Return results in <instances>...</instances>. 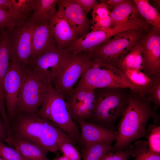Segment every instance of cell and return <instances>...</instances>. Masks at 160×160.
I'll list each match as a JSON object with an SVG mask.
<instances>
[{
	"label": "cell",
	"instance_id": "cell-1",
	"mask_svg": "<svg viewBox=\"0 0 160 160\" xmlns=\"http://www.w3.org/2000/svg\"><path fill=\"white\" fill-rule=\"evenodd\" d=\"M10 125L12 137L31 143L47 153H57L64 141L75 144L63 131L36 113H17Z\"/></svg>",
	"mask_w": 160,
	"mask_h": 160
},
{
	"label": "cell",
	"instance_id": "cell-2",
	"mask_svg": "<svg viewBox=\"0 0 160 160\" xmlns=\"http://www.w3.org/2000/svg\"><path fill=\"white\" fill-rule=\"evenodd\" d=\"M156 111L145 97L129 89L127 107L117 127L116 142L110 151L123 150L132 142L146 137L148 120L152 118L156 124L159 122Z\"/></svg>",
	"mask_w": 160,
	"mask_h": 160
},
{
	"label": "cell",
	"instance_id": "cell-3",
	"mask_svg": "<svg viewBox=\"0 0 160 160\" xmlns=\"http://www.w3.org/2000/svg\"><path fill=\"white\" fill-rule=\"evenodd\" d=\"M128 90L122 88L94 90L96 106L92 116L87 121L116 131V122L122 116L127 107Z\"/></svg>",
	"mask_w": 160,
	"mask_h": 160
},
{
	"label": "cell",
	"instance_id": "cell-4",
	"mask_svg": "<svg viewBox=\"0 0 160 160\" xmlns=\"http://www.w3.org/2000/svg\"><path fill=\"white\" fill-rule=\"evenodd\" d=\"M36 113L57 126L75 141L79 140L80 132L71 117L65 98L52 85H48Z\"/></svg>",
	"mask_w": 160,
	"mask_h": 160
},
{
	"label": "cell",
	"instance_id": "cell-5",
	"mask_svg": "<svg viewBox=\"0 0 160 160\" xmlns=\"http://www.w3.org/2000/svg\"><path fill=\"white\" fill-rule=\"evenodd\" d=\"M78 84L93 90L102 88H125L138 92L124 72L93 57Z\"/></svg>",
	"mask_w": 160,
	"mask_h": 160
},
{
	"label": "cell",
	"instance_id": "cell-6",
	"mask_svg": "<svg viewBox=\"0 0 160 160\" xmlns=\"http://www.w3.org/2000/svg\"><path fill=\"white\" fill-rule=\"evenodd\" d=\"M148 31L137 29L118 33L99 45L92 52L93 57L104 64L116 67Z\"/></svg>",
	"mask_w": 160,
	"mask_h": 160
},
{
	"label": "cell",
	"instance_id": "cell-7",
	"mask_svg": "<svg viewBox=\"0 0 160 160\" xmlns=\"http://www.w3.org/2000/svg\"><path fill=\"white\" fill-rule=\"evenodd\" d=\"M23 75L18 96L17 113H36L43 102L49 85L28 68Z\"/></svg>",
	"mask_w": 160,
	"mask_h": 160
},
{
	"label": "cell",
	"instance_id": "cell-8",
	"mask_svg": "<svg viewBox=\"0 0 160 160\" xmlns=\"http://www.w3.org/2000/svg\"><path fill=\"white\" fill-rule=\"evenodd\" d=\"M67 52L63 67L52 85L54 89L65 98L73 90L93 57L92 52Z\"/></svg>",
	"mask_w": 160,
	"mask_h": 160
},
{
	"label": "cell",
	"instance_id": "cell-9",
	"mask_svg": "<svg viewBox=\"0 0 160 160\" xmlns=\"http://www.w3.org/2000/svg\"><path fill=\"white\" fill-rule=\"evenodd\" d=\"M35 25L28 19L11 30H8L9 60L18 63L22 69L26 68L30 61Z\"/></svg>",
	"mask_w": 160,
	"mask_h": 160
},
{
	"label": "cell",
	"instance_id": "cell-10",
	"mask_svg": "<svg viewBox=\"0 0 160 160\" xmlns=\"http://www.w3.org/2000/svg\"><path fill=\"white\" fill-rule=\"evenodd\" d=\"M67 52L57 46L30 60L28 68L45 83L52 85L64 65Z\"/></svg>",
	"mask_w": 160,
	"mask_h": 160
},
{
	"label": "cell",
	"instance_id": "cell-11",
	"mask_svg": "<svg viewBox=\"0 0 160 160\" xmlns=\"http://www.w3.org/2000/svg\"><path fill=\"white\" fill-rule=\"evenodd\" d=\"M65 99L73 120L77 122L89 119L96 104L94 90L78 84Z\"/></svg>",
	"mask_w": 160,
	"mask_h": 160
},
{
	"label": "cell",
	"instance_id": "cell-12",
	"mask_svg": "<svg viewBox=\"0 0 160 160\" xmlns=\"http://www.w3.org/2000/svg\"><path fill=\"white\" fill-rule=\"evenodd\" d=\"M23 75V69L16 61L9 60L3 87L7 113L10 122L14 119L18 96Z\"/></svg>",
	"mask_w": 160,
	"mask_h": 160
},
{
	"label": "cell",
	"instance_id": "cell-13",
	"mask_svg": "<svg viewBox=\"0 0 160 160\" xmlns=\"http://www.w3.org/2000/svg\"><path fill=\"white\" fill-rule=\"evenodd\" d=\"M140 42L143 49V71L151 78L160 75V33L152 28Z\"/></svg>",
	"mask_w": 160,
	"mask_h": 160
},
{
	"label": "cell",
	"instance_id": "cell-14",
	"mask_svg": "<svg viewBox=\"0 0 160 160\" xmlns=\"http://www.w3.org/2000/svg\"><path fill=\"white\" fill-rule=\"evenodd\" d=\"M57 4L78 38L89 32L92 20L73 0H58Z\"/></svg>",
	"mask_w": 160,
	"mask_h": 160
},
{
	"label": "cell",
	"instance_id": "cell-15",
	"mask_svg": "<svg viewBox=\"0 0 160 160\" xmlns=\"http://www.w3.org/2000/svg\"><path fill=\"white\" fill-rule=\"evenodd\" d=\"M120 32L118 27L106 30H92L74 40L65 50L76 54L93 52L99 45Z\"/></svg>",
	"mask_w": 160,
	"mask_h": 160
},
{
	"label": "cell",
	"instance_id": "cell-16",
	"mask_svg": "<svg viewBox=\"0 0 160 160\" xmlns=\"http://www.w3.org/2000/svg\"><path fill=\"white\" fill-rule=\"evenodd\" d=\"M81 129L79 141L83 145L116 140L117 131L108 129L86 121H77Z\"/></svg>",
	"mask_w": 160,
	"mask_h": 160
},
{
	"label": "cell",
	"instance_id": "cell-17",
	"mask_svg": "<svg viewBox=\"0 0 160 160\" xmlns=\"http://www.w3.org/2000/svg\"><path fill=\"white\" fill-rule=\"evenodd\" d=\"M49 26L57 46L62 49H65L78 38L59 9L51 21Z\"/></svg>",
	"mask_w": 160,
	"mask_h": 160
},
{
	"label": "cell",
	"instance_id": "cell-18",
	"mask_svg": "<svg viewBox=\"0 0 160 160\" xmlns=\"http://www.w3.org/2000/svg\"><path fill=\"white\" fill-rule=\"evenodd\" d=\"M56 46L49 25H35L32 34L30 61Z\"/></svg>",
	"mask_w": 160,
	"mask_h": 160
},
{
	"label": "cell",
	"instance_id": "cell-19",
	"mask_svg": "<svg viewBox=\"0 0 160 160\" xmlns=\"http://www.w3.org/2000/svg\"><path fill=\"white\" fill-rule=\"evenodd\" d=\"M58 0H35L33 12L28 19L35 25H49L57 10Z\"/></svg>",
	"mask_w": 160,
	"mask_h": 160
},
{
	"label": "cell",
	"instance_id": "cell-20",
	"mask_svg": "<svg viewBox=\"0 0 160 160\" xmlns=\"http://www.w3.org/2000/svg\"><path fill=\"white\" fill-rule=\"evenodd\" d=\"M9 48L8 43L4 41L0 42V114L7 127H9L10 122L6 112L3 87L4 79L9 64Z\"/></svg>",
	"mask_w": 160,
	"mask_h": 160
},
{
	"label": "cell",
	"instance_id": "cell-21",
	"mask_svg": "<svg viewBox=\"0 0 160 160\" xmlns=\"http://www.w3.org/2000/svg\"><path fill=\"white\" fill-rule=\"evenodd\" d=\"M139 15L134 0H124L121 4L110 12L111 28L129 22Z\"/></svg>",
	"mask_w": 160,
	"mask_h": 160
},
{
	"label": "cell",
	"instance_id": "cell-22",
	"mask_svg": "<svg viewBox=\"0 0 160 160\" xmlns=\"http://www.w3.org/2000/svg\"><path fill=\"white\" fill-rule=\"evenodd\" d=\"M9 146H13L25 160H49L46 152L31 143L12 137Z\"/></svg>",
	"mask_w": 160,
	"mask_h": 160
},
{
	"label": "cell",
	"instance_id": "cell-23",
	"mask_svg": "<svg viewBox=\"0 0 160 160\" xmlns=\"http://www.w3.org/2000/svg\"><path fill=\"white\" fill-rule=\"evenodd\" d=\"M123 71L129 81L137 88L139 94L145 97L153 86V78L137 69H127Z\"/></svg>",
	"mask_w": 160,
	"mask_h": 160
},
{
	"label": "cell",
	"instance_id": "cell-24",
	"mask_svg": "<svg viewBox=\"0 0 160 160\" xmlns=\"http://www.w3.org/2000/svg\"><path fill=\"white\" fill-rule=\"evenodd\" d=\"M139 15L155 31L160 33V14L158 10L149 4L148 0H134Z\"/></svg>",
	"mask_w": 160,
	"mask_h": 160
},
{
	"label": "cell",
	"instance_id": "cell-25",
	"mask_svg": "<svg viewBox=\"0 0 160 160\" xmlns=\"http://www.w3.org/2000/svg\"><path fill=\"white\" fill-rule=\"evenodd\" d=\"M140 41L116 64V68L122 71L127 69L143 71V49Z\"/></svg>",
	"mask_w": 160,
	"mask_h": 160
},
{
	"label": "cell",
	"instance_id": "cell-26",
	"mask_svg": "<svg viewBox=\"0 0 160 160\" xmlns=\"http://www.w3.org/2000/svg\"><path fill=\"white\" fill-rule=\"evenodd\" d=\"M35 0H9L8 12L22 21L31 16Z\"/></svg>",
	"mask_w": 160,
	"mask_h": 160
},
{
	"label": "cell",
	"instance_id": "cell-27",
	"mask_svg": "<svg viewBox=\"0 0 160 160\" xmlns=\"http://www.w3.org/2000/svg\"><path fill=\"white\" fill-rule=\"evenodd\" d=\"M113 141L84 145L81 151L83 160H100L111 149Z\"/></svg>",
	"mask_w": 160,
	"mask_h": 160
},
{
	"label": "cell",
	"instance_id": "cell-28",
	"mask_svg": "<svg viewBox=\"0 0 160 160\" xmlns=\"http://www.w3.org/2000/svg\"><path fill=\"white\" fill-rule=\"evenodd\" d=\"M132 156L134 160H160V153L150 151L146 140H139L132 145Z\"/></svg>",
	"mask_w": 160,
	"mask_h": 160
},
{
	"label": "cell",
	"instance_id": "cell-29",
	"mask_svg": "<svg viewBox=\"0 0 160 160\" xmlns=\"http://www.w3.org/2000/svg\"><path fill=\"white\" fill-rule=\"evenodd\" d=\"M148 149L151 151L160 153V126L150 125L147 130Z\"/></svg>",
	"mask_w": 160,
	"mask_h": 160
},
{
	"label": "cell",
	"instance_id": "cell-30",
	"mask_svg": "<svg viewBox=\"0 0 160 160\" xmlns=\"http://www.w3.org/2000/svg\"><path fill=\"white\" fill-rule=\"evenodd\" d=\"M153 78V86L145 99L153 104V108L156 111L160 106V75L156 76Z\"/></svg>",
	"mask_w": 160,
	"mask_h": 160
},
{
	"label": "cell",
	"instance_id": "cell-31",
	"mask_svg": "<svg viewBox=\"0 0 160 160\" xmlns=\"http://www.w3.org/2000/svg\"><path fill=\"white\" fill-rule=\"evenodd\" d=\"M23 21L9 12L0 9V30H11Z\"/></svg>",
	"mask_w": 160,
	"mask_h": 160
},
{
	"label": "cell",
	"instance_id": "cell-32",
	"mask_svg": "<svg viewBox=\"0 0 160 160\" xmlns=\"http://www.w3.org/2000/svg\"><path fill=\"white\" fill-rule=\"evenodd\" d=\"M132 145H127L123 150L114 151H109L102 157L100 160H130L132 156Z\"/></svg>",
	"mask_w": 160,
	"mask_h": 160
},
{
	"label": "cell",
	"instance_id": "cell-33",
	"mask_svg": "<svg viewBox=\"0 0 160 160\" xmlns=\"http://www.w3.org/2000/svg\"><path fill=\"white\" fill-rule=\"evenodd\" d=\"M71 142L64 141L59 145V149L63 155L69 160H81L79 151Z\"/></svg>",
	"mask_w": 160,
	"mask_h": 160
},
{
	"label": "cell",
	"instance_id": "cell-34",
	"mask_svg": "<svg viewBox=\"0 0 160 160\" xmlns=\"http://www.w3.org/2000/svg\"><path fill=\"white\" fill-rule=\"evenodd\" d=\"M0 156L5 160H25L14 148L0 140Z\"/></svg>",
	"mask_w": 160,
	"mask_h": 160
},
{
	"label": "cell",
	"instance_id": "cell-35",
	"mask_svg": "<svg viewBox=\"0 0 160 160\" xmlns=\"http://www.w3.org/2000/svg\"><path fill=\"white\" fill-rule=\"evenodd\" d=\"M92 9V22L103 19L110 15V11L107 6L102 0Z\"/></svg>",
	"mask_w": 160,
	"mask_h": 160
},
{
	"label": "cell",
	"instance_id": "cell-36",
	"mask_svg": "<svg viewBox=\"0 0 160 160\" xmlns=\"http://www.w3.org/2000/svg\"><path fill=\"white\" fill-rule=\"evenodd\" d=\"M73 0L80 6L86 15L100 3L96 0Z\"/></svg>",
	"mask_w": 160,
	"mask_h": 160
},
{
	"label": "cell",
	"instance_id": "cell-37",
	"mask_svg": "<svg viewBox=\"0 0 160 160\" xmlns=\"http://www.w3.org/2000/svg\"><path fill=\"white\" fill-rule=\"evenodd\" d=\"M8 138L7 127L0 114V140L6 142Z\"/></svg>",
	"mask_w": 160,
	"mask_h": 160
},
{
	"label": "cell",
	"instance_id": "cell-38",
	"mask_svg": "<svg viewBox=\"0 0 160 160\" xmlns=\"http://www.w3.org/2000/svg\"><path fill=\"white\" fill-rule=\"evenodd\" d=\"M124 0H102V1L107 6L108 8L112 11L121 4Z\"/></svg>",
	"mask_w": 160,
	"mask_h": 160
},
{
	"label": "cell",
	"instance_id": "cell-39",
	"mask_svg": "<svg viewBox=\"0 0 160 160\" xmlns=\"http://www.w3.org/2000/svg\"><path fill=\"white\" fill-rule=\"evenodd\" d=\"M9 0H0V9L8 12Z\"/></svg>",
	"mask_w": 160,
	"mask_h": 160
},
{
	"label": "cell",
	"instance_id": "cell-40",
	"mask_svg": "<svg viewBox=\"0 0 160 160\" xmlns=\"http://www.w3.org/2000/svg\"><path fill=\"white\" fill-rule=\"evenodd\" d=\"M51 160H69L66 157L63 155L62 156L56 157Z\"/></svg>",
	"mask_w": 160,
	"mask_h": 160
},
{
	"label": "cell",
	"instance_id": "cell-41",
	"mask_svg": "<svg viewBox=\"0 0 160 160\" xmlns=\"http://www.w3.org/2000/svg\"><path fill=\"white\" fill-rule=\"evenodd\" d=\"M152 1L153 2V3L154 4V5L156 7V9H157L158 8L159 9L160 2V0H153Z\"/></svg>",
	"mask_w": 160,
	"mask_h": 160
},
{
	"label": "cell",
	"instance_id": "cell-42",
	"mask_svg": "<svg viewBox=\"0 0 160 160\" xmlns=\"http://www.w3.org/2000/svg\"><path fill=\"white\" fill-rule=\"evenodd\" d=\"M0 160H5L0 156Z\"/></svg>",
	"mask_w": 160,
	"mask_h": 160
},
{
	"label": "cell",
	"instance_id": "cell-43",
	"mask_svg": "<svg viewBox=\"0 0 160 160\" xmlns=\"http://www.w3.org/2000/svg\"></svg>",
	"mask_w": 160,
	"mask_h": 160
}]
</instances>
